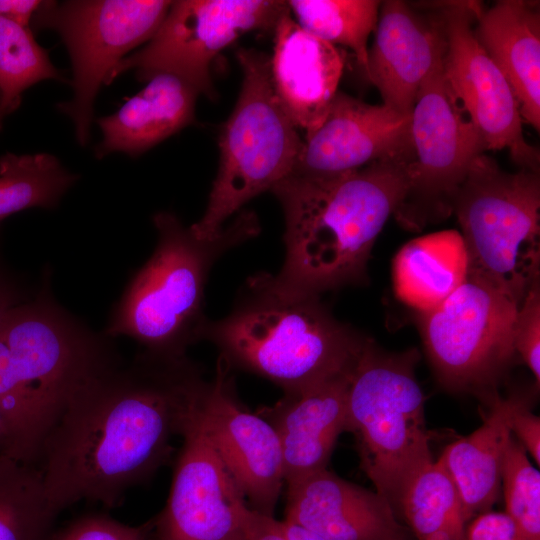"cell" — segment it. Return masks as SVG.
<instances>
[{
	"instance_id": "1",
	"label": "cell",
	"mask_w": 540,
	"mask_h": 540,
	"mask_svg": "<svg viewBox=\"0 0 540 540\" xmlns=\"http://www.w3.org/2000/svg\"><path fill=\"white\" fill-rule=\"evenodd\" d=\"M208 384L187 355L146 350L93 376L64 406L36 459L51 508L116 507L169 461Z\"/></svg>"
},
{
	"instance_id": "2",
	"label": "cell",
	"mask_w": 540,
	"mask_h": 540,
	"mask_svg": "<svg viewBox=\"0 0 540 540\" xmlns=\"http://www.w3.org/2000/svg\"><path fill=\"white\" fill-rule=\"evenodd\" d=\"M413 155L330 176L290 174L270 191L284 214V288L320 296L368 281L373 245L406 190Z\"/></svg>"
},
{
	"instance_id": "3",
	"label": "cell",
	"mask_w": 540,
	"mask_h": 540,
	"mask_svg": "<svg viewBox=\"0 0 540 540\" xmlns=\"http://www.w3.org/2000/svg\"><path fill=\"white\" fill-rule=\"evenodd\" d=\"M367 337L337 320L319 296L296 293L258 272L240 287L228 315L205 324L232 369L263 377L284 395L349 373Z\"/></svg>"
},
{
	"instance_id": "4",
	"label": "cell",
	"mask_w": 540,
	"mask_h": 540,
	"mask_svg": "<svg viewBox=\"0 0 540 540\" xmlns=\"http://www.w3.org/2000/svg\"><path fill=\"white\" fill-rule=\"evenodd\" d=\"M109 338L61 308L44 287L8 311L0 324V411L12 456L35 465L67 402L120 358Z\"/></svg>"
},
{
	"instance_id": "5",
	"label": "cell",
	"mask_w": 540,
	"mask_h": 540,
	"mask_svg": "<svg viewBox=\"0 0 540 540\" xmlns=\"http://www.w3.org/2000/svg\"><path fill=\"white\" fill-rule=\"evenodd\" d=\"M152 220L156 248L127 286L105 334L131 337L152 353L183 356L201 341L208 321L204 294L212 267L256 237L261 226L253 211L241 210L214 237L202 239L174 213L161 211Z\"/></svg>"
},
{
	"instance_id": "6",
	"label": "cell",
	"mask_w": 540,
	"mask_h": 540,
	"mask_svg": "<svg viewBox=\"0 0 540 540\" xmlns=\"http://www.w3.org/2000/svg\"><path fill=\"white\" fill-rule=\"evenodd\" d=\"M418 360L416 349L391 353L367 337L348 384L347 431L356 438L361 468L397 517L406 485L433 461Z\"/></svg>"
},
{
	"instance_id": "7",
	"label": "cell",
	"mask_w": 540,
	"mask_h": 540,
	"mask_svg": "<svg viewBox=\"0 0 540 540\" xmlns=\"http://www.w3.org/2000/svg\"><path fill=\"white\" fill-rule=\"evenodd\" d=\"M236 58L241 89L220 131L219 167L206 209L190 226L202 239L214 237L247 202L289 176L303 145L274 89L270 57L241 47Z\"/></svg>"
},
{
	"instance_id": "8",
	"label": "cell",
	"mask_w": 540,
	"mask_h": 540,
	"mask_svg": "<svg viewBox=\"0 0 540 540\" xmlns=\"http://www.w3.org/2000/svg\"><path fill=\"white\" fill-rule=\"evenodd\" d=\"M467 256V277L520 305L540 279V176L510 173L486 154L472 163L453 204Z\"/></svg>"
},
{
	"instance_id": "9",
	"label": "cell",
	"mask_w": 540,
	"mask_h": 540,
	"mask_svg": "<svg viewBox=\"0 0 540 540\" xmlns=\"http://www.w3.org/2000/svg\"><path fill=\"white\" fill-rule=\"evenodd\" d=\"M172 1L68 0L43 1L31 26L57 32L67 48L73 95L57 104L69 117L77 143L90 140L94 102L103 85L112 83L117 65L147 43L162 23Z\"/></svg>"
},
{
	"instance_id": "10",
	"label": "cell",
	"mask_w": 540,
	"mask_h": 540,
	"mask_svg": "<svg viewBox=\"0 0 540 540\" xmlns=\"http://www.w3.org/2000/svg\"><path fill=\"white\" fill-rule=\"evenodd\" d=\"M518 306L494 287L467 277L440 304L419 313L423 344L444 388L481 399L497 391L516 355Z\"/></svg>"
},
{
	"instance_id": "11",
	"label": "cell",
	"mask_w": 540,
	"mask_h": 540,
	"mask_svg": "<svg viewBox=\"0 0 540 540\" xmlns=\"http://www.w3.org/2000/svg\"><path fill=\"white\" fill-rule=\"evenodd\" d=\"M413 158L406 190L394 213L409 230H421L453 213L457 192L486 146L452 94L443 62L423 82L411 112Z\"/></svg>"
},
{
	"instance_id": "12",
	"label": "cell",
	"mask_w": 540,
	"mask_h": 540,
	"mask_svg": "<svg viewBox=\"0 0 540 540\" xmlns=\"http://www.w3.org/2000/svg\"><path fill=\"white\" fill-rule=\"evenodd\" d=\"M288 10L286 1L276 0L172 1L151 39L117 65L112 82L129 70L141 82L168 73L214 99L211 65L216 57L244 33L273 31Z\"/></svg>"
},
{
	"instance_id": "13",
	"label": "cell",
	"mask_w": 540,
	"mask_h": 540,
	"mask_svg": "<svg viewBox=\"0 0 540 540\" xmlns=\"http://www.w3.org/2000/svg\"><path fill=\"white\" fill-rule=\"evenodd\" d=\"M442 6L447 36L443 72L452 94L487 150L508 149L521 169L539 171V150L524 137L516 97L475 36L482 5L476 1H442Z\"/></svg>"
},
{
	"instance_id": "14",
	"label": "cell",
	"mask_w": 540,
	"mask_h": 540,
	"mask_svg": "<svg viewBox=\"0 0 540 540\" xmlns=\"http://www.w3.org/2000/svg\"><path fill=\"white\" fill-rule=\"evenodd\" d=\"M198 417L247 505L273 516L285 482L280 440L267 420L240 404L230 368L220 357Z\"/></svg>"
},
{
	"instance_id": "15",
	"label": "cell",
	"mask_w": 540,
	"mask_h": 540,
	"mask_svg": "<svg viewBox=\"0 0 540 540\" xmlns=\"http://www.w3.org/2000/svg\"><path fill=\"white\" fill-rule=\"evenodd\" d=\"M198 412L182 437L156 538L242 540L237 511L245 499L204 433Z\"/></svg>"
},
{
	"instance_id": "16",
	"label": "cell",
	"mask_w": 540,
	"mask_h": 540,
	"mask_svg": "<svg viewBox=\"0 0 540 540\" xmlns=\"http://www.w3.org/2000/svg\"><path fill=\"white\" fill-rule=\"evenodd\" d=\"M374 32L364 73L384 106L411 115L423 82L444 61L447 36L442 1L381 2Z\"/></svg>"
},
{
	"instance_id": "17",
	"label": "cell",
	"mask_w": 540,
	"mask_h": 540,
	"mask_svg": "<svg viewBox=\"0 0 540 540\" xmlns=\"http://www.w3.org/2000/svg\"><path fill=\"white\" fill-rule=\"evenodd\" d=\"M411 115L337 92L322 124L303 140L291 174L330 176L413 154Z\"/></svg>"
},
{
	"instance_id": "18",
	"label": "cell",
	"mask_w": 540,
	"mask_h": 540,
	"mask_svg": "<svg viewBox=\"0 0 540 540\" xmlns=\"http://www.w3.org/2000/svg\"><path fill=\"white\" fill-rule=\"evenodd\" d=\"M286 521L324 540H405L388 500L328 469L287 483Z\"/></svg>"
},
{
	"instance_id": "19",
	"label": "cell",
	"mask_w": 540,
	"mask_h": 540,
	"mask_svg": "<svg viewBox=\"0 0 540 540\" xmlns=\"http://www.w3.org/2000/svg\"><path fill=\"white\" fill-rule=\"evenodd\" d=\"M273 32V86L292 122L307 137L328 113L345 58L336 46L302 29L289 10L281 15Z\"/></svg>"
},
{
	"instance_id": "20",
	"label": "cell",
	"mask_w": 540,
	"mask_h": 540,
	"mask_svg": "<svg viewBox=\"0 0 540 540\" xmlns=\"http://www.w3.org/2000/svg\"><path fill=\"white\" fill-rule=\"evenodd\" d=\"M350 373L259 409L279 437L286 483L327 469L337 438L347 431Z\"/></svg>"
},
{
	"instance_id": "21",
	"label": "cell",
	"mask_w": 540,
	"mask_h": 540,
	"mask_svg": "<svg viewBox=\"0 0 540 540\" xmlns=\"http://www.w3.org/2000/svg\"><path fill=\"white\" fill-rule=\"evenodd\" d=\"M198 91L168 73L150 77L118 110L96 119L102 138L94 148L98 159L121 152L136 158L195 120Z\"/></svg>"
},
{
	"instance_id": "22",
	"label": "cell",
	"mask_w": 540,
	"mask_h": 540,
	"mask_svg": "<svg viewBox=\"0 0 540 540\" xmlns=\"http://www.w3.org/2000/svg\"><path fill=\"white\" fill-rule=\"evenodd\" d=\"M477 40L508 81L519 112L540 130V12L538 2L497 1L477 17Z\"/></svg>"
},
{
	"instance_id": "23",
	"label": "cell",
	"mask_w": 540,
	"mask_h": 540,
	"mask_svg": "<svg viewBox=\"0 0 540 540\" xmlns=\"http://www.w3.org/2000/svg\"><path fill=\"white\" fill-rule=\"evenodd\" d=\"M521 396L501 397L495 391L483 398L488 405L483 424L439 457L458 490L466 523L498 499L503 456L512 435L509 422Z\"/></svg>"
},
{
	"instance_id": "24",
	"label": "cell",
	"mask_w": 540,
	"mask_h": 540,
	"mask_svg": "<svg viewBox=\"0 0 540 540\" xmlns=\"http://www.w3.org/2000/svg\"><path fill=\"white\" fill-rule=\"evenodd\" d=\"M392 274L401 301L419 312L434 308L467 278L460 233L445 230L409 241L395 256Z\"/></svg>"
},
{
	"instance_id": "25",
	"label": "cell",
	"mask_w": 540,
	"mask_h": 540,
	"mask_svg": "<svg viewBox=\"0 0 540 540\" xmlns=\"http://www.w3.org/2000/svg\"><path fill=\"white\" fill-rule=\"evenodd\" d=\"M398 511L418 540H466L461 499L440 458L411 478Z\"/></svg>"
},
{
	"instance_id": "26",
	"label": "cell",
	"mask_w": 540,
	"mask_h": 540,
	"mask_svg": "<svg viewBox=\"0 0 540 540\" xmlns=\"http://www.w3.org/2000/svg\"><path fill=\"white\" fill-rule=\"evenodd\" d=\"M57 515L39 469L10 454L0 456V540H46Z\"/></svg>"
},
{
	"instance_id": "27",
	"label": "cell",
	"mask_w": 540,
	"mask_h": 540,
	"mask_svg": "<svg viewBox=\"0 0 540 540\" xmlns=\"http://www.w3.org/2000/svg\"><path fill=\"white\" fill-rule=\"evenodd\" d=\"M79 176L49 153L0 157V221L29 209H53Z\"/></svg>"
},
{
	"instance_id": "28",
	"label": "cell",
	"mask_w": 540,
	"mask_h": 540,
	"mask_svg": "<svg viewBox=\"0 0 540 540\" xmlns=\"http://www.w3.org/2000/svg\"><path fill=\"white\" fill-rule=\"evenodd\" d=\"M296 23L308 33L336 46L350 49L364 70L368 39L375 31L381 1L291 0L286 1Z\"/></svg>"
},
{
	"instance_id": "29",
	"label": "cell",
	"mask_w": 540,
	"mask_h": 540,
	"mask_svg": "<svg viewBox=\"0 0 540 540\" xmlns=\"http://www.w3.org/2000/svg\"><path fill=\"white\" fill-rule=\"evenodd\" d=\"M49 79L66 82L30 28L0 17V129L19 108L23 92Z\"/></svg>"
},
{
	"instance_id": "30",
	"label": "cell",
	"mask_w": 540,
	"mask_h": 540,
	"mask_svg": "<svg viewBox=\"0 0 540 540\" xmlns=\"http://www.w3.org/2000/svg\"><path fill=\"white\" fill-rule=\"evenodd\" d=\"M501 481L506 514L523 540H540V473L511 435L503 456Z\"/></svg>"
},
{
	"instance_id": "31",
	"label": "cell",
	"mask_w": 540,
	"mask_h": 540,
	"mask_svg": "<svg viewBox=\"0 0 540 540\" xmlns=\"http://www.w3.org/2000/svg\"><path fill=\"white\" fill-rule=\"evenodd\" d=\"M513 342L518 353L540 383V279L536 280L518 306Z\"/></svg>"
},
{
	"instance_id": "32",
	"label": "cell",
	"mask_w": 540,
	"mask_h": 540,
	"mask_svg": "<svg viewBox=\"0 0 540 540\" xmlns=\"http://www.w3.org/2000/svg\"><path fill=\"white\" fill-rule=\"evenodd\" d=\"M46 540H147L146 528L123 524L102 514L79 517Z\"/></svg>"
},
{
	"instance_id": "33",
	"label": "cell",
	"mask_w": 540,
	"mask_h": 540,
	"mask_svg": "<svg viewBox=\"0 0 540 540\" xmlns=\"http://www.w3.org/2000/svg\"><path fill=\"white\" fill-rule=\"evenodd\" d=\"M510 431L529 453L537 465L540 464V419L530 410L529 398L522 395L512 412Z\"/></svg>"
},
{
	"instance_id": "34",
	"label": "cell",
	"mask_w": 540,
	"mask_h": 540,
	"mask_svg": "<svg viewBox=\"0 0 540 540\" xmlns=\"http://www.w3.org/2000/svg\"><path fill=\"white\" fill-rule=\"evenodd\" d=\"M237 513L242 540H289L283 521L251 509L246 502Z\"/></svg>"
},
{
	"instance_id": "35",
	"label": "cell",
	"mask_w": 540,
	"mask_h": 540,
	"mask_svg": "<svg viewBox=\"0 0 540 540\" xmlns=\"http://www.w3.org/2000/svg\"><path fill=\"white\" fill-rule=\"evenodd\" d=\"M466 540H523L515 523L504 512H484L473 518Z\"/></svg>"
},
{
	"instance_id": "36",
	"label": "cell",
	"mask_w": 540,
	"mask_h": 540,
	"mask_svg": "<svg viewBox=\"0 0 540 540\" xmlns=\"http://www.w3.org/2000/svg\"><path fill=\"white\" fill-rule=\"evenodd\" d=\"M42 3L41 0H0V17L31 29V21Z\"/></svg>"
},
{
	"instance_id": "37",
	"label": "cell",
	"mask_w": 540,
	"mask_h": 540,
	"mask_svg": "<svg viewBox=\"0 0 540 540\" xmlns=\"http://www.w3.org/2000/svg\"><path fill=\"white\" fill-rule=\"evenodd\" d=\"M23 302L14 287L0 274V324L10 309Z\"/></svg>"
},
{
	"instance_id": "38",
	"label": "cell",
	"mask_w": 540,
	"mask_h": 540,
	"mask_svg": "<svg viewBox=\"0 0 540 540\" xmlns=\"http://www.w3.org/2000/svg\"><path fill=\"white\" fill-rule=\"evenodd\" d=\"M283 522L289 540H324L304 526L286 520Z\"/></svg>"
},
{
	"instance_id": "39",
	"label": "cell",
	"mask_w": 540,
	"mask_h": 540,
	"mask_svg": "<svg viewBox=\"0 0 540 540\" xmlns=\"http://www.w3.org/2000/svg\"><path fill=\"white\" fill-rule=\"evenodd\" d=\"M12 439L8 425L0 411V456L11 455Z\"/></svg>"
}]
</instances>
